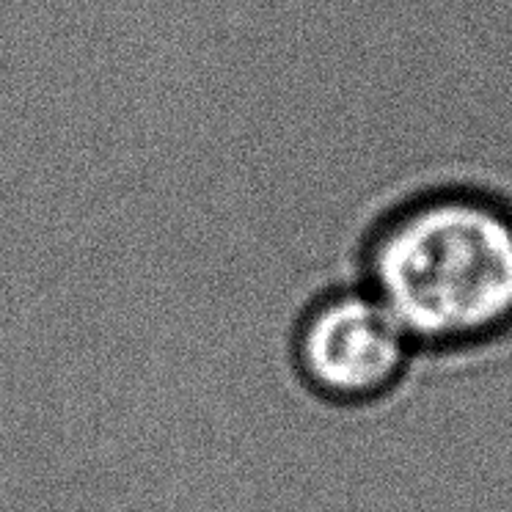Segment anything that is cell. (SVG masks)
<instances>
[{"mask_svg": "<svg viewBox=\"0 0 512 512\" xmlns=\"http://www.w3.org/2000/svg\"><path fill=\"white\" fill-rule=\"evenodd\" d=\"M356 270L419 353L499 345L512 336V199L477 185L405 196L369 223Z\"/></svg>", "mask_w": 512, "mask_h": 512, "instance_id": "obj_1", "label": "cell"}, {"mask_svg": "<svg viewBox=\"0 0 512 512\" xmlns=\"http://www.w3.org/2000/svg\"><path fill=\"white\" fill-rule=\"evenodd\" d=\"M290 353L312 397L336 408H367L400 389L419 350L356 281L314 295L292 328Z\"/></svg>", "mask_w": 512, "mask_h": 512, "instance_id": "obj_2", "label": "cell"}]
</instances>
